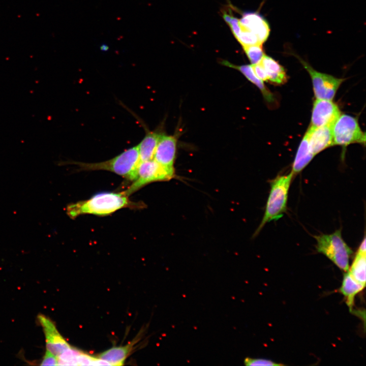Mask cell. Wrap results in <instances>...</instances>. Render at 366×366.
Returning <instances> with one entry per match:
<instances>
[{
    "label": "cell",
    "instance_id": "obj_6",
    "mask_svg": "<svg viewBox=\"0 0 366 366\" xmlns=\"http://www.w3.org/2000/svg\"><path fill=\"white\" fill-rule=\"evenodd\" d=\"M333 145L347 146L352 143L365 144V135L357 119L347 114H340L331 126Z\"/></svg>",
    "mask_w": 366,
    "mask_h": 366
},
{
    "label": "cell",
    "instance_id": "obj_16",
    "mask_svg": "<svg viewBox=\"0 0 366 366\" xmlns=\"http://www.w3.org/2000/svg\"><path fill=\"white\" fill-rule=\"evenodd\" d=\"M365 286L354 280L348 271L345 272L340 291L346 298V302L350 311L353 308L355 296Z\"/></svg>",
    "mask_w": 366,
    "mask_h": 366
},
{
    "label": "cell",
    "instance_id": "obj_24",
    "mask_svg": "<svg viewBox=\"0 0 366 366\" xmlns=\"http://www.w3.org/2000/svg\"><path fill=\"white\" fill-rule=\"evenodd\" d=\"M41 365H56L57 357L49 351L46 350L41 360Z\"/></svg>",
    "mask_w": 366,
    "mask_h": 366
},
{
    "label": "cell",
    "instance_id": "obj_2",
    "mask_svg": "<svg viewBox=\"0 0 366 366\" xmlns=\"http://www.w3.org/2000/svg\"><path fill=\"white\" fill-rule=\"evenodd\" d=\"M139 162V154L137 145L125 150L113 158L101 162L71 161L62 163L76 165L80 171L105 170L112 172L132 181L135 177Z\"/></svg>",
    "mask_w": 366,
    "mask_h": 366
},
{
    "label": "cell",
    "instance_id": "obj_15",
    "mask_svg": "<svg viewBox=\"0 0 366 366\" xmlns=\"http://www.w3.org/2000/svg\"><path fill=\"white\" fill-rule=\"evenodd\" d=\"M162 133L160 130L153 131L147 130L143 139L137 145L140 161L153 159L155 149Z\"/></svg>",
    "mask_w": 366,
    "mask_h": 366
},
{
    "label": "cell",
    "instance_id": "obj_21",
    "mask_svg": "<svg viewBox=\"0 0 366 366\" xmlns=\"http://www.w3.org/2000/svg\"><path fill=\"white\" fill-rule=\"evenodd\" d=\"M236 38L242 47L257 44L262 45L254 33L241 27L240 33Z\"/></svg>",
    "mask_w": 366,
    "mask_h": 366
},
{
    "label": "cell",
    "instance_id": "obj_1",
    "mask_svg": "<svg viewBox=\"0 0 366 366\" xmlns=\"http://www.w3.org/2000/svg\"><path fill=\"white\" fill-rule=\"evenodd\" d=\"M145 206L142 202L131 201L124 191L104 192L97 193L88 199L69 204L66 211L70 218L74 219L83 214L105 216L123 208L139 209Z\"/></svg>",
    "mask_w": 366,
    "mask_h": 366
},
{
    "label": "cell",
    "instance_id": "obj_23",
    "mask_svg": "<svg viewBox=\"0 0 366 366\" xmlns=\"http://www.w3.org/2000/svg\"><path fill=\"white\" fill-rule=\"evenodd\" d=\"M244 364L246 365L254 366V365H267V366H278L283 365L281 363H278L272 360L263 358H253L251 357H246L244 359Z\"/></svg>",
    "mask_w": 366,
    "mask_h": 366
},
{
    "label": "cell",
    "instance_id": "obj_4",
    "mask_svg": "<svg viewBox=\"0 0 366 366\" xmlns=\"http://www.w3.org/2000/svg\"><path fill=\"white\" fill-rule=\"evenodd\" d=\"M314 237L317 251L326 256L340 269L348 272L352 251L343 239L341 229L331 234H321Z\"/></svg>",
    "mask_w": 366,
    "mask_h": 366
},
{
    "label": "cell",
    "instance_id": "obj_20",
    "mask_svg": "<svg viewBox=\"0 0 366 366\" xmlns=\"http://www.w3.org/2000/svg\"><path fill=\"white\" fill-rule=\"evenodd\" d=\"M81 351L71 346L57 357V365H77V357Z\"/></svg>",
    "mask_w": 366,
    "mask_h": 366
},
{
    "label": "cell",
    "instance_id": "obj_12",
    "mask_svg": "<svg viewBox=\"0 0 366 366\" xmlns=\"http://www.w3.org/2000/svg\"><path fill=\"white\" fill-rule=\"evenodd\" d=\"M239 24L240 27L254 33L261 44L269 35L270 28L267 21L257 13H245L239 20Z\"/></svg>",
    "mask_w": 366,
    "mask_h": 366
},
{
    "label": "cell",
    "instance_id": "obj_13",
    "mask_svg": "<svg viewBox=\"0 0 366 366\" xmlns=\"http://www.w3.org/2000/svg\"><path fill=\"white\" fill-rule=\"evenodd\" d=\"M136 338L126 345L113 347L101 353L98 357L106 361L110 365H122L138 341Z\"/></svg>",
    "mask_w": 366,
    "mask_h": 366
},
{
    "label": "cell",
    "instance_id": "obj_22",
    "mask_svg": "<svg viewBox=\"0 0 366 366\" xmlns=\"http://www.w3.org/2000/svg\"><path fill=\"white\" fill-rule=\"evenodd\" d=\"M243 48L252 65L259 63L264 55L262 45H253Z\"/></svg>",
    "mask_w": 366,
    "mask_h": 366
},
{
    "label": "cell",
    "instance_id": "obj_3",
    "mask_svg": "<svg viewBox=\"0 0 366 366\" xmlns=\"http://www.w3.org/2000/svg\"><path fill=\"white\" fill-rule=\"evenodd\" d=\"M293 177L290 172L287 175H278L270 182V189L264 214L253 236L257 235L267 223L279 220L286 211L289 190Z\"/></svg>",
    "mask_w": 366,
    "mask_h": 366
},
{
    "label": "cell",
    "instance_id": "obj_10",
    "mask_svg": "<svg viewBox=\"0 0 366 366\" xmlns=\"http://www.w3.org/2000/svg\"><path fill=\"white\" fill-rule=\"evenodd\" d=\"M176 147V137L162 133L155 149L153 159L166 169L175 171Z\"/></svg>",
    "mask_w": 366,
    "mask_h": 366
},
{
    "label": "cell",
    "instance_id": "obj_19",
    "mask_svg": "<svg viewBox=\"0 0 366 366\" xmlns=\"http://www.w3.org/2000/svg\"><path fill=\"white\" fill-rule=\"evenodd\" d=\"M366 253L357 251L348 272L357 282L365 285Z\"/></svg>",
    "mask_w": 366,
    "mask_h": 366
},
{
    "label": "cell",
    "instance_id": "obj_9",
    "mask_svg": "<svg viewBox=\"0 0 366 366\" xmlns=\"http://www.w3.org/2000/svg\"><path fill=\"white\" fill-rule=\"evenodd\" d=\"M340 114L338 106L331 100L316 99L313 103L311 126H332Z\"/></svg>",
    "mask_w": 366,
    "mask_h": 366
},
{
    "label": "cell",
    "instance_id": "obj_8",
    "mask_svg": "<svg viewBox=\"0 0 366 366\" xmlns=\"http://www.w3.org/2000/svg\"><path fill=\"white\" fill-rule=\"evenodd\" d=\"M37 318L45 335L46 350L57 357L71 347L49 318L40 314L38 315Z\"/></svg>",
    "mask_w": 366,
    "mask_h": 366
},
{
    "label": "cell",
    "instance_id": "obj_18",
    "mask_svg": "<svg viewBox=\"0 0 366 366\" xmlns=\"http://www.w3.org/2000/svg\"><path fill=\"white\" fill-rule=\"evenodd\" d=\"M222 64L235 69L241 72L250 82L254 84L261 92L265 99L268 102H272L274 98L272 93L265 86L263 81L254 74L251 65L236 66L227 61H223Z\"/></svg>",
    "mask_w": 366,
    "mask_h": 366
},
{
    "label": "cell",
    "instance_id": "obj_25",
    "mask_svg": "<svg viewBox=\"0 0 366 366\" xmlns=\"http://www.w3.org/2000/svg\"><path fill=\"white\" fill-rule=\"evenodd\" d=\"M255 75L263 81H267L268 78L266 72L260 63L251 65Z\"/></svg>",
    "mask_w": 366,
    "mask_h": 366
},
{
    "label": "cell",
    "instance_id": "obj_5",
    "mask_svg": "<svg viewBox=\"0 0 366 366\" xmlns=\"http://www.w3.org/2000/svg\"><path fill=\"white\" fill-rule=\"evenodd\" d=\"M175 176L174 171L166 169L154 159L140 161L134 179L124 192L129 197L148 184L156 181H168Z\"/></svg>",
    "mask_w": 366,
    "mask_h": 366
},
{
    "label": "cell",
    "instance_id": "obj_17",
    "mask_svg": "<svg viewBox=\"0 0 366 366\" xmlns=\"http://www.w3.org/2000/svg\"><path fill=\"white\" fill-rule=\"evenodd\" d=\"M315 156L309 148L306 135L298 148L291 172L293 176L300 173L311 161Z\"/></svg>",
    "mask_w": 366,
    "mask_h": 366
},
{
    "label": "cell",
    "instance_id": "obj_14",
    "mask_svg": "<svg viewBox=\"0 0 366 366\" xmlns=\"http://www.w3.org/2000/svg\"><path fill=\"white\" fill-rule=\"evenodd\" d=\"M260 63L266 72L268 81L277 85L283 84L287 81L285 69L273 58L264 54Z\"/></svg>",
    "mask_w": 366,
    "mask_h": 366
},
{
    "label": "cell",
    "instance_id": "obj_26",
    "mask_svg": "<svg viewBox=\"0 0 366 366\" xmlns=\"http://www.w3.org/2000/svg\"><path fill=\"white\" fill-rule=\"evenodd\" d=\"M100 48L102 51H107L108 50L109 47L106 44H102Z\"/></svg>",
    "mask_w": 366,
    "mask_h": 366
},
{
    "label": "cell",
    "instance_id": "obj_11",
    "mask_svg": "<svg viewBox=\"0 0 366 366\" xmlns=\"http://www.w3.org/2000/svg\"><path fill=\"white\" fill-rule=\"evenodd\" d=\"M331 126H311L305 134L310 150L314 156L333 145Z\"/></svg>",
    "mask_w": 366,
    "mask_h": 366
},
{
    "label": "cell",
    "instance_id": "obj_7",
    "mask_svg": "<svg viewBox=\"0 0 366 366\" xmlns=\"http://www.w3.org/2000/svg\"><path fill=\"white\" fill-rule=\"evenodd\" d=\"M299 60L311 76L316 99L332 100L344 79L317 71L305 61Z\"/></svg>",
    "mask_w": 366,
    "mask_h": 366
}]
</instances>
